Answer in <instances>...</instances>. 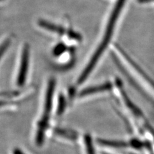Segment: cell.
Returning a JSON list of instances; mask_svg holds the SVG:
<instances>
[{
	"instance_id": "obj_1",
	"label": "cell",
	"mask_w": 154,
	"mask_h": 154,
	"mask_svg": "<svg viewBox=\"0 0 154 154\" xmlns=\"http://www.w3.org/2000/svg\"><path fill=\"white\" fill-rule=\"evenodd\" d=\"M126 2V0H118L116 3L112 12L110 14V16L109 19V22L107 24V28H106L105 32L104 33V36L103 39L100 44L98 48H97L94 52V55L92 58L89 60V64L87 65L83 71L82 73L79 76L78 80V84H82L87 79V78L89 76L91 71L93 70L95 66L97 64L100 58L103 54L106 48L110 41V38L112 37V33L114 32V29L118 19L119 16V14L122 12V10L124 7V5Z\"/></svg>"
},
{
	"instance_id": "obj_2",
	"label": "cell",
	"mask_w": 154,
	"mask_h": 154,
	"mask_svg": "<svg viewBox=\"0 0 154 154\" xmlns=\"http://www.w3.org/2000/svg\"><path fill=\"white\" fill-rule=\"evenodd\" d=\"M55 88V79H51L49 82H48L46 98H45V107H44V112L41 118V120L40 121L45 123H49L50 119V112L52 109V103H53V98H54V91Z\"/></svg>"
},
{
	"instance_id": "obj_3",
	"label": "cell",
	"mask_w": 154,
	"mask_h": 154,
	"mask_svg": "<svg viewBox=\"0 0 154 154\" xmlns=\"http://www.w3.org/2000/svg\"><path fill=\"white\" fill-rule=\"evenodd\" d=\"M28 64H29V47L28 45H25L23 50L20 68H19V73L17 76V84L19 86L23 85L25 82L28 70Z\"/></svg>"
},
{
	"instance_id": "obj_4",
	"label": "cell",
	"mask_w": 154,
	"mask_h": 154,
	"mask_svg": "<svg viewBox=\"0 0 154 154\" xmlns=\"http://www.w3.org/2000/svg\"><path fill=\"white\" fill-rule=\"evenodd\" d=\"M116 48H118V49H119V51L122 53V54L125 57V58L127 59V60L128 62H129V63L131 64L133 66V67H134V69H136V70L138 72V73H139V74H140V75L143 77V78H144V79H145V80L148 82L149 84H150L153 87V88H154V81H153V80L152 79L150 78V77L149 76L145 73V72L143 71V70L141 68V67H139V66H138V65L136 63V62H135L134 61H133L132 59H131V58L129 57V56L127 55V54H126V53L124 52V51H123V50L121 48L118 47V46H116Z\"/></svg>"
},
{
	"instance_id": "obj_5",
	"label": "cell",
	"mask_w": 154,
	"mask_h": 154,
	"mask_svg": "<svg viewBox=\"0 0 154 154\" xmlns=\"http://www.w3.org/2000/svg\"><path fill=\"white\" fill-rule=\"evenodd\" d=\"M111 88H112V84L109 82H107L103 84H101V85L94 86V87H91V88L85 89L83 91H81L80 96H88V95L95 94L99 92H102V91H108V90L111 89Z\"/></svg>"
},
{
	"instance_id": "obj_6",
	"label": "cell",
	"mask_w": 154,
	"mask_h": 154,
	"mask_svg": "<svg viewBox=\"0 0 154 154\" xmlns=\"http://www.w3.org/2000/svg\"><path fill=\"white\" fill-rule=\"evenodd\" d=\"M38 24L42 28L46 29V30L52 32L57 33L59 35H63L65 33V30L63 27L44 20V19H39L38 21Z\"/></svg>"
},
{
	"instance_id": "obj_7",
	"label": "cell",
	"mask_w": 154,
	"mask_h": 154,
	"mask_svg": "<svg viewBox=\"0 0 154 154\" xmlns=\"http://www.w3.org/2000/svg\"><path fill=\"white\" fill-rule=\"evenodd\" d=\"M98 143L100 144H102V145L114 147V148H122L127 146V144L124 142L105 140V139H99Z\"/></svg>"
},
{
	"instance_id": "obj_8",
	"label": "cell",
	"mask_w": 154,
	"mask_h": 154,
	"mask_svg": "<svg viewBox=\"0 0 154 154\" xmlns=\"http://www.w3.org/2000/svg\"><path fill=\"white\" fill-rule=\"evenodd\" d=\"M84 141H85L86 150H87V152H88V154H95L92 139H91V137L89 134H86L85 136Z\"/></svg>"
},
{
	"instance_id": "obj_9",
	"label": "cell",
	"mask_w": 154,
	"mask_h": 154,
	"mask_svg": "<svg viewBox=\"0 0 154 154\" xmlns=\"http://www.w3.org/2000/svg\"><path fill=\"white\" fill-rule=\"evenodd\" d=\"M66 106V100L63 95H60L59 99V104H58V109L57 113L58 115H60L64 112Z\"/></svg>"
},
{
	"instance_id": "obj_10",
	"label": "cell",
	"mask_w": 154,
	"mask_h": 154,
	"mask_svg": "<svg viewBox=\"0 0 154 154\" xmlns=\"http://www.w3.org/2000/svg\"><path fill=\"white\" fill-rule=\"evenodd\" d=\"M11 40L10 39V38H7V39L5 40L2 43V45H0V59H2V57L5 54V52L8 49V48L10 44H11Z\"/></svg>"
},
{
	"instance_id": "obj_11",
	"label": "cell",
	"mask_w": 154,
	"mask_h": 154,
	"mask_svg": "<svg viewBox=\"0 0 154 154\" xmlns=\"http://www.w3.org/2000/svg\"><path fill=\"white\" fill-rule=\"evenodd\" d=\"M57 132L58 134L62 136L66 137L67 138H69L71 139H73L76 138V134H74L71 132H68L67 131H64V130H57Z\"/></svg>"
},
{
	"instance_id": "obj_12",
	"label": "cell",
	"mask_w": 154,
	"mask_h": 154,
	"mask_svg": "<svg viewBox=\"0 0 154 154\" xmlns=\"http://www.w3.org/2000/svg\"><path fill=\"white\" fill-rule=\"evenodd\" d=\"M66 50V46L64 44L58 45L54 50V54L55 56H59L63 54Z\"/></svg>"
},
{
	"instance_id": "obj_13",
	"label": "cell",
	"mask_w": 154,
	"mask_h": 154,
	"mask_svg": "<svg viewBox=\"0 0 154 154\" xmlns=\"http://www.w3.org/2000/svg\"><path fill=\"white\" fill-rule=\"evenodd\" d=\"M68 35L70 38H73V39L80 41L82 39V37L80 35H79L78 33L75 32L73 30H69L68 32Z\"/></svg>"
},
{
	"instance_id": "obj_14",
	"label": "cell",
	"mask_w": 154,
	"mask_h": 154,
	"mask_svg": "<svg viewBox=\"0 0 154 154\" xmlns=\"http://www.w3.org/2000/svg\"><path fill=\"white\" fill-rule=\"evenodd\" d=\"M13 154H24V153L21 150H19V149L16 148L13 151Z\"/></svg>"
},
{
	"instance_id": "obj_15",
	"label": "cell",
	"mask_w": 154,
	"mask_h": 154,
	"mask_svg": "<svg viewBox=\"0 0 154 154\" xmlns=\"http://www.w3.org/2000/svg\"><path fill=\"white\" fill-rule=\"evenodd\" d=\"M0 1H3V0H0Z\"/></svg>"
}]
</instances>
